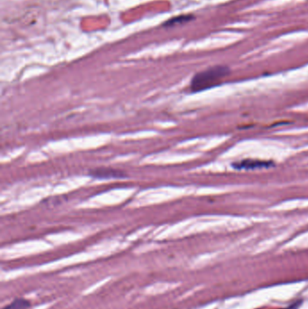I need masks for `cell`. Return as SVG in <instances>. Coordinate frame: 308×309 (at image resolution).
<instances>
[{"label": "cell", "mask_w": 308, "mask_h": 309, "mask_svg": "<svg viewBox=\"0 0 308 309\" xmlns=\"http://www.w3.org/2000/svg\"><path fill=\"white\" fill-rule=\"evenodd\" d=\"M229 73V67L223 65L210 67L204 71L196 73L192 77L189 85V90L192 93H196L215 87L221 84V81Z\"/></svg>", "instance_id": "obj_1"}, {"label": "cell", "mask_w": 308, "mask_h": 309, "mask_svg": "<svg viewBox=\"0 0 308 309\" xmlns=\"http://www.w3.org/2000/svg\"><path fill=\"white\" fill-rule=\"evenodd\" d=\"M274 164L272 161L258 160V159H244L232 165L236 170H256L272 167Z\"/></svg>", "instance_id": "obj_2"}, {"label": "cell", "mask_w": 308, "mask_h": 309, "mask_svg": "<svg viewBox=\"0 0 308 309\" xmlns=\"http://www.w3.org/2000/svg\"><path fill=\"white\" fill-rule=\"evenodd\" d=\"M90 176L99 179H112V178H122L125 177L126 174L121 170L111 168V167H100L96 168L89 173Z\"/></svg>", "instance_id": "obj_3"}, {"label": "cell", "mask_w": 308, "mask_h": 309, "mask_svg": "<svg viewBox=\"0 0 308 309\" xmlns=\"http://www.w3.org/2000/svg\"><path fill=\"white\" fill-rule=\"evenodd\" d=\"M194 18V16L191 15H183V16H178V17H173L169 19L168 21L166 22L164 24V26L166 27H172V26H175V25H180V24H183V23H186L189 22Z\"/></svg>", "instance_id": "obj_4"}, {"label": "cell", "mask_w": 308, "mask_h": 309, "mask_svg": "<svg viewBox=\"0 0 308 309\" xmlns=\"http://www.w3.org/2000/svg\"><path fill=\"white\" fill-rule=\"evenodd\" d=\"M30 303L24 298H17L3 309H29Z\"/></svg>", "instance_id": "obj_5"}]
</instances>
